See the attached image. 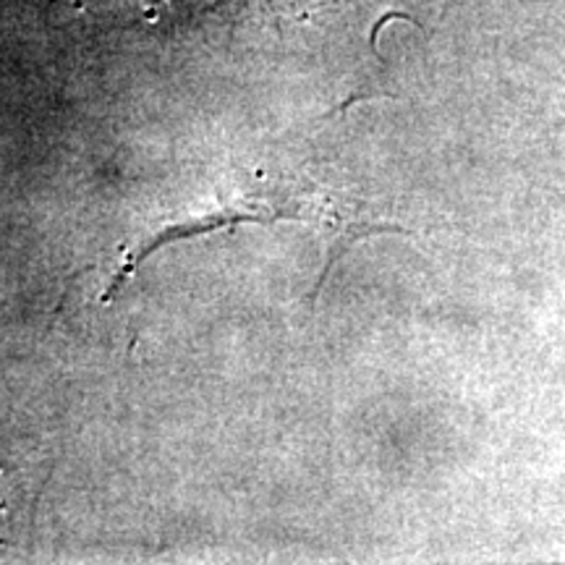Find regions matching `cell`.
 <instances>
[{
	"instance_id": "6da1fadb",
	"label": "cell",
	"mask_w": 565,
	"mask_h": 565,
	"mask_svg": "<svg viewBox=\"0 0 565 565\" xmlns=\"http://www.w3.org/2000/svg\"><path fill=\"white\" fill-rule=\"evenodd\" d=\"M221 3L225 0H76V9L158 24L162 19H181L217 9Z\"/></svg>"
},
{
	"instance_id": "7a4b0ae2",
	"label": "cell",
	"mask_w": 565,
	"mask_h": 565,
	"mask_svg": "<svg viewBox=\"0 0 565 565\" xmlns=\"http://www.w3.org/2000/svg\"><path fill=\"white\" fill-rule=\"evenodd\" d=\"M9 515H11V505H9V466L0 461V545H3L6 534H9Z\"/></svg>"
}]
</instances>
